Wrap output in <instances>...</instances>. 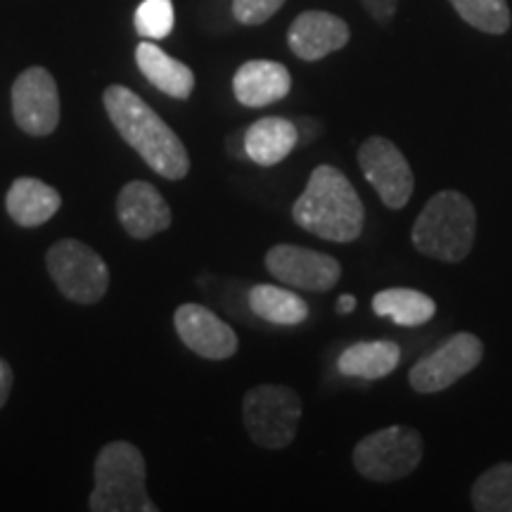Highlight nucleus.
I'll return each instance as SVG.
<instances>
[{"label": "nucleus", "mask_w": 512, "mask_h": 512, "mask_svg": "<svg viewBox=\"0 0 512 512\" xmlns=\"http://www.w3.org/2000/svg\"><path fill=\"white\" fill-rule=\"evenodd\" d=\"M107 117L143 162L169 181H181L190 171V157L174 128L159 117L147 102L126 86H110L105 91Z\"/></svg>", "instance_id": "nucleus-1"}, {"label": "nucleus", "mask_w": 512, "mask_h": 512, "mask_svg": "<svg viewBox=\"0 0 512 512\" xmlns=\"http://www.w3.org/2000/svg\"><path fill=\"white\" fill-rule=\"evenodd\" d=\"M292 219L306 233L328 242L361 238L366 209L347 176L330 164L313 169L309 185L292 207Z\"/></svg>", "instance_id": "nucleus-2"}, {"label": "nucleus", "mask_w": 512, "mask_h": 512, "mask_svg": "<svg viewBox=\"0 0 512 512\" xmlns=\"http://www.w3.org/2000/svg\"><path fill=\"white\" fill-rule=\"evenodd\" d=\"M477 238V211L463 192L441 190L425 204L413 223V247L420 254L446 264H460L470 256Z\"/></svg>", "instance_id": "nucleus-3"}, {"label": "nucleus", "mask_w": 512, "mask_h": 512, "mask_svg": "<svg viewBox=\"0 0 512 512\" xmlns=\"http://www.w3.org/2000/svg\"><path fill=\"white\" fill-rule=\"evenodd\" d=\"M93 512H157L147 496L143 453L128 441H110L95 458V489L88 501Z\"/></svg>", "instance_id": "nucleus-4"}, {"label": "nucleus", "mask_w": 512, "mask_h": 512, "mask_svg": "<svg viewBox=\"0 0 512 512\" xmlns=\"http://www.w3.org/2000/svg\"><path fill=\"white\" fill-rule=\"evenodd\" d=\"M302 413V399L285 384H259L242 399V420L249 439L268 451L292 444Z\"/></svg>", "instance_id": "nucleus-5"}, {"label": "nucleus", "mask_w": 512, "mask_h": 512, "mask_svg": "<svg viewBox=\"0 0 512 512\" xmlns=\"http://www.w3.org/2000/svg\"><path fill=\"white\" fill-rule=\"evenodd\" d=\"M422 463V437L406 425L384 427L368 434L354 448V467L370 482H396L413 475Z\"/></svg>", "instance_id": "nucleus-6"}, {"label": "nucleus", "mask_w": 512, "mask_h": 512, "mask_svg": "<svg viewBox=\"0 0 512 512\" xmlns=\"http://www.w3.org/2000/svg\"><path fill=\"white\" fill-rule=\"evenodd\" d=\"M50 278L69 302L98 304L110 287V268L86 242L67 238L55 242L46 254Z\"/></svg>", "instance_id": "nucleus-7"}, {"label": "nucleus", "mask_w": 512, "mask_h": 512, "mask_svg": "<svg viewBox=\"0 0 512 512\" xmlns=\"http://www.w3.org/2000/svg\"><path fill=\"white\" fill-rule=\"evenodd\" d=\"M482 358V339L472 332H458V335L448 337L432 354L420 358L408 373V380L418 394L444 392L458 380H463L467 373H472L482 363Z\"/></svg>", "instance_id": "nucleus-8"}, {"label": "nucleus", "mask_w": 512, "mask_h": 512, "mask_svg": "<svg viewBox=\"0 0 512 512\" xmlns=\"http://www.w3.org/2000/svg\"><path fill=\"white\" fill-rule=\"evenodd\" d=\"M358 166L384 207L403 209L413 197L415 178L411 164L389 138L373 136L358 147Z\"/></svg>", "instance_id": "nucleus-9"}, {"label": "nucleus", "mask_w": 512, "mask_h": 512, "mask_svg": "<svg viewBox=\"0 0 512 512\" xmlns=\"http://www.w3.org/2000/svg\"><path fill=\"white\" fill-rule=\"evenodd\" d=\"M12 117L29 136H50L60 124V93L53 74L29 67L12 83Z\"/></svg>", "instance_id": "nucleus-10"}, {"label": "nucleus", "mask_w": 512, "mask_h": 512, "mask_svg": "<svg viewBox=\"0 0 512 512\" xmlns=\"http://www.w3.org/2000/svg\"><path fill=\"white\" fill-rule=\"evenodd\" d=\"M266 268L275 280L304 292H328L342 275V266L335 256L299 245H275L268 249Z\"/></svg>", "instance_id": "nucleus-11"}, {"label": "nucleus", "mask_w": 512, "mask_h": 512, "mask_svg": "<svg viewBox=\"0 0 512 512\" xmlns=\"http://www.w3.org/2000/svg\"><path fill=\"white\" fill-rule=\"evenodd\" d=\"M174 325L181 342L197 356L209 361H226L238 351V335L226 320L202 304H183L174 313Z\"/></svg>", "instance_id": "nucleus-12"}, {"label": "nucleus", "mask_w": 512, "mask_h": 512, "mask_svg": "<svg viewBox=\"0 0 512 512\" xmlns=\"http://www.w3.org/2000/svg\"><path fill=\"white\" fill-rule=\"evenodd\" d=\"M351 31L342 17L323 10L302 12L287 31V46L299 60L316 62L337 53L349 43Z\"/></svg>", "instance_id": "nucleus-13"}, {"label": "nucleus", "mask_w": 512, "mask_h": 512, "mask_svg": "<svg viewBox=\"0 0 512 512\" xmlns=\"http://www.w3.org/2000/svg\"><path fill=\"white\" fill-rule=\"evenodd\" d=\"M119 223L131 238L147 240L171 226V207L152 183L131 181L117 197Z\"/></svg>", "instance_id": "nucleus-14"}, {"label": "nucleus", "mask_w": 512, "mask_h": 512, "mask_svg": "<svg viewBox=\"0 0 512 512\" xmlns=\"http://www.w3.org/2000/svg\"><path fill=\"white\" fill-rule=\"evenodd\" d=\"M292 76L285 64L273 60H249L233 76V93L240 105L266 107L287 98Z\"/></svg>", "instance_id": "nucleus-15"}, {"label": "nucleus", "mask_w": 512, "mask_h": 512, "mask_svg": "<svg viewBox=\"0 0 512 512\" xmlns=\"http://www.w3.org/2000/svg\"><path fill=\"white\" fill-rule=\"evenodd\" d=\"M62 207V197L38 178H17L5 197V209L17 226L36 228L48 223Z\"/></svg>", "instance_id": "nucleus-16"}, {"label": "nucleus", "mask_w": 512, "mask_h": 512, "mask_svg": "<svg viewBox=\"0 0 512 512\" xmlns=\"http://www.w3.org/2000/svg\"><path fill=\"white\" fill-rule=\"evenodd\" d=\"M136 62L143 76L157 91L176 100H188L195 91V74L188 64L178 62L176 57L166 55L155 43L145 41L136 48Z\"/></svg>", "instance_id": "nucleus-17"}, {"label": "nucleus", "mask_w": 512, "mask_h": 512, "mask_svg": "<svg viewBox=\"0 0 512 512\" xmlns=\"http://www.w3.org/2000/svg\"><path fill=\"white\" fill-rule=\"evenodd\" d=\"M299 143V131L290 119L266 117L254 121L245 131V155L259 166H275L290 155Z\"/></svg>", "instance_id": "nucleus-18"}, {"label": "nucleus", "mask_w": 512, "mask_h": 512, "mask_svg": "<svg viewBox=\"0 0 512 512\" xmlns=\"http://www.w3.org/2000/svg\"><path fill=\"white\" fill-rule=\"evenodd\" d=\"M401 363V347L389 339L380 342H358L342 351L337 358L339 373L347 377H363V380H380L392 375Z\"/></svg>", "instance_id": "nucleus-19"}, {"label": "nucleus", "mask_w": 512, "mask_h": 512, "mask_svg": "<svg viewBox=\"0 0 512 512\" xmlns=\"http://www.w3.org/2000/svg\"><path fill=\"white\" fill-rule=\"evenodd\" d=\"M373 311L380 318H392L396 325L403 328H418V325L430 323L437 313V304L420 290H408V287H389V290L377 292L373 297Z\"/></svg>", "instance_id": "nucleus-20"}, {"label": "nucleus", "mask_w": 512, "mask_h": 512, "mask_svg": "<svg viewBox=\"0 0 512 512\" xmlns=\"http://www.w3.org/2000/svg\"><path fill=\"white\" fill-rule=\"evenodd\" d=\"M247 302L252 313L273 325H302L309 318V304L299 294L278 285H254Z\"/></svg>", "instance_id": "nucleus-21"}, {"label": "nucleus", "mask_w": 512, "mask_h": 512, "mask_svg": "<svg viewBox=\"0 0 512 512\" xmlns=\"http://www.w3.org/2000/svg\"><path fill=\"white\" fill-rule=\"evenodd\" d=\"M472 508L479 512H512V463H498L477 477Z\"/></svg>", "instance_id": "nucleus-22"}, {"label": "nucleus", "mask_w": 512, "mask_h": 512, "mask_svg": "<svg viewBox=\"0 0 512 512\" xmlns=\"http://www.w3.org/2000/svg\"><path fill=\"white\" fill-rule=\"evenodd\" d=\"M460 17L484 34L501 36L510 29L508 0H451Z\"/></svg>", "instance_id": "nucleus-23"}, {"label": "nucleus", "mask_w": 512, "mask_h": 512, "mask_svg": "<svg viewBox=\"0 0 512 512\" xmlns=\"http://www.w3.org/2000/svg\"><path fill=\"white\" fill-rule=\"evenodd\" d=\"M133 24L147 41H162L174 31V3L171 0H143L138 5Z\"/></svg>", "instance_id": "nucleus-24"}, {"label": "nucleus", "mask_w": 512, "mask_h": 512, "mask_svg": "<svg viewBox=\"0 0 512 512\" xmlns=\"http://www.w3.org/2000/svg\"><path fill=\"white\" fill-rule=\"evenodd\" d=\"M285 5V0H233V15L240 24L256 27L271 19Z\"/></svg>", "instance_id": "nucleus-25"}, {"label": "nucleus", "mask_w": 512, "mask_h": 512, "mask_svg": "<svg viewBox=\"0 0 512 512\" xmlns=\"http://www.w3.org/2000/svg\"><path fill=\"white\" fill-rule=\"evenodd\" d=\"M12 384H15V373H12L10 363L5 358H0V408L5 406L10 399Z\"/></svg>", "instance_id": "nucleus-26"}, {"label": "nucleus", "mask_w": 512, "mask_h": 512, "mask_svg": "<svg viewBox=\"0 0 512 512\" xmlns=\"http://www.w3.org/2000/svg\"><path fill=\"white\" fill-rule=\"evenodd\" d=\"M370 15H373L377 22H387L389 17L394 15L396 0H363Z\"/></svg>", "instance_id": "nucleus-27"}, {"label": "nucleus", "mask_w": 512, "mask_h": 512, "mask_svg": "<svg viewBox=\"0 0 512 512\" xmlns=\"http://www.w3.org/2000/svg\"><path fill=\"white\" fill-rule=\"evenodd\" d=\"M356 309V297L354 294H342V297L337 299V311L339 313H351Z\"/></svg>", "instance_id": "nucleus-28"}]
</instances>
